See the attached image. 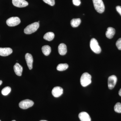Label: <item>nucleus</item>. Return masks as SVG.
Masks as SVG:
<instances>
[{"mask_svg": "<svg viewBox=\"0 0 121 121\" xmlns=\"http://www.w3.org/2000/svg\"><path fill=\"white\" fill-rule=\"evenodd\" d=\"M25 59L29 69L31 70L32 69L33 58L32 55L29 53H27L25 56Z\"/></svg>", "mask_w": 121, "mask_h": 121, "instance_id": "nucleus-10", "label": "nucleus"}, {"mask_svg": "<svg viewBox=\"0 0 121 121\" xmlns=\"http://www.w3.org/2000/svg\"><path fill=\"white\" fill-rule=\"evenodd\" d=\"M94 7L96 11L99 13L104 12L105 5L102 0H93Z\"/></svg>", "mask_w": 121, "mask_h": 121, "instance_id": "nucleus-3", "label": "nucleus"}, {"mask_svg": "<svg viewBox=\"0 0 121 121\" xmlns=\"http://www.w3.org/2000/svg\"><path fill=\"white\" fill-rule=\"evenodd\" d=\"M45 121V120H41V121Z\"/></svg>", "mask_w": 121, "mask_h": 121, "instance_id": "nucleus-28", "label": "nucleus"}, {"mask_svg": "<svg viewBox=\"0 0 121 121\" xmlns=\"http://www.w3.org/2000/svg\"><path fill=\"white\" fill-rule=\"evenodd\" d=\"M116 46L119 50H121V38L118 40L116 42Z\"/></svg>", "mask_w": 121, "mask_h": 121, "instance_id": "nucleus-23", "label": "nucleus"}, {"mask_svg": "<svg viewBox=\"0 0 121 121\" xmlns=\"http://www.w3.org/2000/svg\"><path fill=\"white\" fill-rule=\"evenodd\" d=\"M43 1L46 4L51 6H54L55 4V0H43Z\"/></svg>", "mask_w": 121, "mask_h": 121, "instance_id": "nucleus-22", "label": "nucleus"}, {"mask_svg": "<svg viewBox=\"0 0 121 121\" xmlns=\"http://www.w3.org/2000/svg\"><path fill=\"white\" fill-rule=\"evenodd\" d=\"M73 4L76 6H79L81 4L80 0H72Z\"/></svg>", "mask_w": 121, "mask_h": 121, "instance_id": "nucleus-24", "label": "nucleus"}, {"mask_svg": "<svg viewBox=\"0 0 121 121\" xmlns=\"http://www.w3.org/2000/svg\"><path fill=\"white\" fill-rule=\"evenodd\" d=\"M116 9H117V12L121 16V6H117V7H116Z\"/></svg>", "mask_w": 121, "mask_h": 121, "instance_id": "nucleus-25", "label": "nucleus"}, {"mask_svg": "<svg viewBox=\"0 0 121 121\" xmlns=\"http://www.w3.org/2000/svg\"><path fill=\"white\" fill-rule=\"evenodd\" d=\"M39 26V24L38 22H35L30 24L25 28L24 32L27 35H30L37 31Z\"/></svg>", "mask_w": 121, "mask_h": 121, "instance_id": "nucleus-2", "label": "nucleus"}, {"mask_svg": "<svg viewBox=\"0 0 121 121\" xmlns=\"http://www.w3.org/2000/svg\"><path fill=\"white\" fill-rule=\"evenodd\" d=\"M81 22V20L79 18L73 19L71 21V25L73 27H76L79 26Z\"/></svg>", "mask_w": 121, "mask_h": 121, "instance_id": "nucleus-18", "label": "nucleus"}, {"mask_svg": "<svg viewBox=\"0 0 121 121\" xmlns=\"http://www.w3.org/2000/svg\"><path fill=\"white\" fill-rule=\"evenodd\" d=\"M42 52L46 56L49 55L51 52V47L48 45H45L42 48Z\"/></svg>", "mask_w": 121, "mask_h": 121, "instance_id": "nucleus-16", "label": "nucleus"}, {"mask_svg": "<svg viewBox=\"0 0 121 121\" xmlns=\"http://www.w3.org/2000/svg\"><path fill=\"white\" fill-rule=\"evenodd\" d=\"M2 82L1 80H0V86L2 84Z\"/></svg>", "mask_w": 121, "mask_h": 121, "instance_id": "nucleus-27", "label": "nucleus"}, {"mask_svg": "<svg viewBox=\"0 0 121 121\" xmlns=\"http://www.w3.org/2000/svg\"><path fill=\"white\" fill-rule=\"evenodd\" d=\"M114 111L116 112L121 113V104L120 103H117L114 107Z\"/></svg>", "mask_w": 121, "mask_h": 121, "instance_id": "nucleus-21", "label": "nucleus"}, {"mask_svg": "<svg viewBox=\"0 0 121 121\" xmlns=\"http://www.w3.org/2000/svg\"><path fill=\"white\" fill-rule=\"evenodd\" d=\"M58 52L61 55H64L66 54L67 49L65 44L62 43L59 44L58 46Z\"/></svg>", "mask_w": 121, "mask_h": 121, "instance_id": "nucleus-14", "label": "nucleus"}, {"mask_svg": "<svg viewBox=\"0 0 121 121\" xmlns=\"http://www.w3.org/2000/svg\"><path fill=\"white\" fill-rule=\"evenodd\" d=\"M34 103V102L30 99H25L20 102L19 106L21 109H26L32 106Z\"/></svg>", "mask_w": 121, "mask_h": 121, "instance_id": "nucleus-5", "label": "nucleus"}, {"mask_svg": "<svg viewBox=\"0 0 121 121\" xmlns=\"http://www.w3.org/2000/svg\"><path fill=\"white\" fill-rule=\"evenodd\" d=\"M12 3L15 7L23 8L27 6L28 2L25 0H12Z\"/></svg>", "mask_w": 121, "mask_h": 121, "instance_id": "nucleus-8", "label": "nucleus"}, {"mask_svg": "<svg viewBox=\"0 0 121 121\" xmlns=\"http://www.w3.org/2000/svg\"><path fill=\"white\" fill-rule=\"evenodd\" d=\"M90 46L92 51L96 53L99 54L101 51V49L99 44L98 43L96 39L93 38L91 39L90 43Z\"/></svg>", "mask_w": 121, "mask_h": 121, "instance_id": "nucleus-4", "label": "nucleus"}, {"mask_svg": "<svg viewBox=\"0 0 121 121\" xmlns=\"http://www.w3.org/2000/svg\"><path fill=\"white\" fill-rule=\"evenodd\" d=\"M119 95L120 96H121V89H120L119 91Z\"/></svg>", "mask_w": 121, "mask_h": 121, "instance_id": "nucleus-26", "label": "nucleus"}, {"mask_svg": "<svg viewBox=\"0 0 121 121\" xmlns=\"http://www.w3.org/2000/svg\"><path fill=\"white\" fill-rule=\"evenodd\" d=\"M21 20L18 17H10L7 20L6 23L7 25L10 27H13L18 25L20 23Z\"/></svg>", "mask_w": 121, "mask_h": 121, "instance_id": "nucleus-6", "label": "nucleus"}, {"mask_svg": "<svg viewBox=\"0 0 121 121\" xmlns=\"http://www.w3.org/2000/svg\"><path fill=\"white\" fill-rule=\"evenodd\" d=\"M79 118L81 121H91V119L89 114L86 112L80 113L78 115Z\"/></svg>", "mask_w": 121, "mask_h": 121, "instance_id": "nucleus-12", "label": "nucleus"}, {"mask_svg": "<svg viewBox=\"0 0 121 121\" xmlns=\"http://www.w3.org/2000/svg\"><path fill=\"white\" fill-rule=\"evenodd\" d=\"M15 121V120H13V121Z\"/></svg>", "mask_w": 121, "mask_h": 121, "instance_id": "nucleus-29", "label": "nucleus"}, {"mask_svg": "<svg viewBox=\"0 0 121 121\" xmlns=\"http://www.w3.org/2000/svg\"><path fill=\"white\" fill-rule=\"evenodd\" d=\"M15 74L18 76H21L23 71V67L18 63L15 64L13 66Z\"/></svg>", "mask_w": 121, "mask_h": 121, "instance_id": "nucleus-13", "label": "nucleus"}, {"mask_svg": "<svg viewBox=\"0 0 121 121\" xmlns=\"http://www.w3.org/2000/svg\"><path fill=\"white\" fill-rule=\"evenodd\" d=\"M91 76L87 72L82 74L80 78V83L82 86L86 87L91 84Z\"/></svg>", "mask_w": 121, "mask_h": 121, "instance_id": "nucleus-1", "label": "nucleus"}, {"mask_svg": "<svg viewBox=\"0 0 121 121\" xmlns=\"http://www.w3.org/2000/svg\"><path fill=\"white\" fill-rule=\"evenodd\" d=\"M55 37V35L54 33L48 32L45 34L43 36V38L45 40L51 41L54 39Z\"/></svg>", "mask_w": 121, "mask_h": 121, "instance_id": "nucleus-17", "label": "nucleus"}, {"mask_svg": "<svg viewBox=\"0 0 121 121\" xmlns=\"http://www.w3.org/2000/svg\"></svg>", "mask_w": 121, "mask_h": 121, "instance_id": "nucleus-30", "label": "nucleus"}, {"mask_svg": "<svg viewBox=\"0 0 121 121\" xmlns=\"http://www.w3.org/2000/svg\"><path fill=\"white\" fill-rule=\"evenodd\" d=\"M117 82V76L112 75L109 76L108 78V87L110 90H112L114 88Z\"/></svg>", "mask_w": 121, "mask_h": 121, "instance_id": "nucleus-7", "label": "nucleus"}, {"mask_svg": "<svg viewBox=\"0 0 121 121\" xmlns=\"http://www.w3.org/2000/svg\"><path fill=\"white\" fill-rule=\"evenodd\" d=\"M68 65L67 64H60L56 67V69L59 71H63L66 70L68 68Z\"/></svg>", "mask_w": 121, "mask_h": 121, "instance_id": "nucleus-19", "label": "nucleus"}, {"mask_svg": "<svg viewBox=\"0 0 121 121\" xmlns=\"http://www.w3.org/2000/svg\"><path fill=\"white\" fill-rule=\"evenodd\" d=\"M11 90V88L10 87H5L1 91V93L3 95H7L10 93Z\"/></svg>", "mask_w": 121, "mask_h": 121, "instance_id": "nucleus-20", "label": "nucleus"}, {"mask_svg": "<svg viewBox=\"0 0 121 121\" xmlns=\"http://www.w3.org/2000/svg\"><path fill=\"white\" fill-rule=\"evenodd\" d=\"M115 33V30L114 28L111 27H109L106 32V37L109 39L112 38Z\"/></svg>", "mask_w": 121, "mask_h": 121, "instance_id": "nucleus-15", "label": "nucleus"}, {"mask_svg": "<svg viewBox=\"0 0 121 121\" xmlns=\"http://www.w3.org/2000/svg\"><path fill=\"white\" fill-rule=\"evenodd\" d=\"M13 50L9 48H0V56H7L12 54Z\"/></svg>", "mask_w": 121, "mask_h": 121, "instance_id": "nucleus-11", "label": "nucleus"}, {"mask_svg": "<svg viewBox=\"0 0 121 121\" xmlns=\"http://www.w3.org/2000/svg\"><path fill=\"white\" fill-rule=\"evenodd\" d=\"M63 89L59 86H56L54 87L52 91V95L55 97H59L62 95L63 93Z\"/></svg>", "mask_w": 121, "mask_h": 121, "instance_id": "nucleus-9", "label": "nucleus"}]
</instances>
